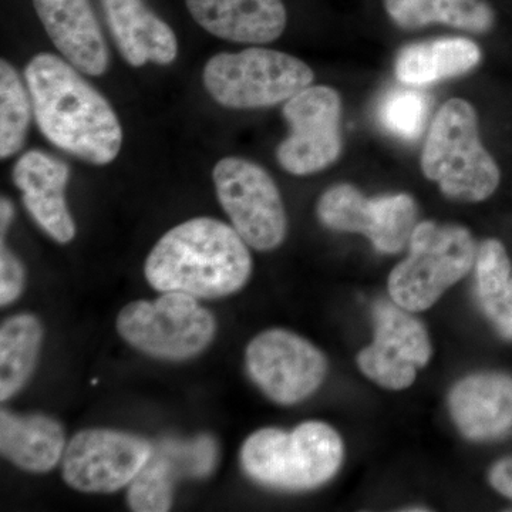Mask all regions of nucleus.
Segmentation results:
<instances>
[{
  "instance_id": "1",
  "label": "nucleus",
  "mask_w": 512,
  "mask_h": 512,
  "mask_svg": "<svg viewBox=\"0 0 512 512\" xmlns=\"http://www.w3.org/2000/svg\"><path fill=\"white\" fill-rule=\"evenodd\" d=\"M66 59L39 53L26 64L25 79L40 133L64 153L94 165L113 163L123 128L106 97Z\"/></svg>"
},
{
  "instance_id": "2",
  "label": "nucleus",
  "mask_w": 512,
  "mask_h": 512,
  "mask_svg": "<svg viewBox=\"0 0 512 512\" xmlns=\"http://www.w3.org/2000/svg\"><path fill=\"white\" fill-rule=\"evenodd\" d=\"M144 274L160 292L224 298L247 285L252 256L234 227L214 218H194L161 237L148 255Z\"/></svg>"
},
{
  "instance_id": "3",
  "label": "nucleus",
  "mask_w": 512,
  "mask_h": 512,
  "mask_svg": "<svg viewBox=\"0 0 512 512\" xmlns=\"http://www.w3.org/2000/svg\"><path fill=\"white\" fill-rule=\"evenodd\" d=\"M343 457L342 437L323 421H306L289 433L266 427L251 434L241 450L248 477L284 491H308L328 483Z\"/></svg>"
},
{
  "instance_id": "4",
  "label": "nucleus",
  "mask_w": 512,
  "mask_h": 512,
  "mask_svg": "<svg viewBox=\"0 0 512 512\" xmlns=\"http://www.w3.org/2000/svg\"><path fill=\"white\" fill-rule=\"evenodd\" d=\"M421 170L453 200L480 202L497 190L500 168L481 143L477 113L468 101L448 100L434 117Z\"/></svg>"
},
{
  "instance_id": "5",
  "label": "nucleus",
  "mask_w": 512,
  "mask_h": 512,
  "mask_svg": "<svg viewBox=\"0 0 512 512\" xmlns=\"http://www.w3.org/2000/svg\"><path fill=\"white\" fill-rule=\"evenodd\" d=\"M473 235L461 225L424 221L409 241V255L390 272V299L406 311H427L476 264Z\"/></svg>"
},
{
  "instance_id": "6",
  "label": "nucleus",
  "mask_w": 512,
  "mask_h": 512,
  "mask_svg": "<svg viewBox=\"0 0 512 512\" xmlns=\"http://www.w3.org/2000/svg\"><path fill=\"white\" fill-rule=\"evenodd\" d=\"M315 74L298 57L264 47L218 53L205 64L202 82L222 107L264 109L292 99L311 86Z\"/></svg>"
},
{
  "instance_id": "7",
  "label": "nucleus",
  "mask_w": 512,
  "mask_h": 512,
  "mask_svg": "<svg viewBox=\"0 0 512 512\" xmlns=\"http://www.w3.org/2000/svg\"><path fill=\"white\" fill-rule=\"evenodd\" d=\"M128 345L151 357L185 360L200 355L214 339V315L183 292H163L156 301L128 303L117 316Z\"/></svg>"
},
{
  "instance_id": "8",
  "label": "nucleus",
  "mask_w": 512,
  "mask_h": 512,
  "mask_svg": "<svg viewBox=\"0 0 512 512\" xmlns=\"http://www.w3.org/2000/svg\"><path fill=\"white\" fill-rule=\"evenodd\" d=\"M222 210L242 239L258 251L284 242L288 218L281 192L261 165L241 157H225L212 170Z\"/></svg>"
},
{
  "instance_id": "9",
  "label": "nucleus",
  "mask_w": 512,
  "mask_h": 512,
  "mask_svg": "<svg viewBox=\"0 0 512 512\" xmlns=\"http://www.w3.org/2000/svg\"><path fill=\"white\" fill-rule=\"evenodd\" d=\"M248 375L272 400L291 406L312 396L325 382L328 359L309 340L285 329H269L249 342Z\"/></svg>"
},
{
  "instance_id": "10",
  "label": "nucleus",
  "mask_w": 512,
  "mask_h": 512,
  "mask_svg": "<svg viewBox=\"0 0 512 512\" xmlns=\"http://www.w3.org/2000/svg\"><path fill=\"white\" fill-rule=\"evenodd\" d=\"M342 100L328 86H309L285 101L289 136L279 144L276 158L293 175H309L335 163L342 151Z\"/></svg>"
},
{
  "instance_id": "11",
  "label": "nucleus",
  "mask_w": 512,
  "mask_h": 512,
  "mask_svg": "<svg viewBox=\"0 0 512 512\" xmlns=\"http://www.w3.org/2000/svg\"><path fill=\"white\" fill-rule=\"evenodd\" d=\"M316 214L326 228L365 235L383 254L402 251L417 225V205L410 195L367 198L349 184L330 187L320 197Z\"/></svg>"
},
{
  "instance_id": "12",
  "label": "nucleus",
  "mask_w": 512,
  "mask_h": 512,
  "mask_svg": "<svg viewBox=\"0 0 512 512\" xmlns=\"http://www.w3.org/2000/svg\"><path fill=\"white\" fill-rule=\"evenodd\" d=\"M373 322L372 345L357 355L360 372L384 389H407L433 356L426 326L393 301H379L373 306Z\"/></svg>"
},
{
  "instance_id": "13",
  "label": "nucleus",
  "mask_w": 512,
  "mask_h": 512,
  "mask_svg": "<svg viewBox=\"0 0 512 512\" xmlns=\"http://www.w3.org/2000/svg\"><path fill=\"white\" fill-rule=\"evenodd\" d=\"M153 454L136 434L107 429L79 431L63 454V478L82 493L109 494L128 487Z\"/></svg>"
},
{
  "instance_id": "14",
  "label": "nucleus",
  "mask_w": 512,
  "mask_h": 512,
  "mask_svg": "<svg viewBox=\"0 0 512 512\" xmlns=\"http://www.w3.org/2000/svg\"><path fill=\"white\" fill-rule=\"evenodd\" d=\"M448 409L466 439L485 443L512 433V375L474 373L454 384Z\"/></svg>"
},
{
  "instance_id": "15",
  "label": "nucleus",
  "mask_w": 512,
  "mask_h": 512,
  "mask_svg": "<svg viewBox=\"0 0 512 512\" xmlns=\"http://www.w3.org/2000/svg\"><path fill=\"white\" fill-rule=\"evenodd\" d=\"M37 18L64 59L87 76L109 67V50L92 0H32Z\"/></svg>"
},
{
  "instance_id": "16",
  "label": "nucleus",
  "mask_w": 512,
  "mask_h": 512,
  "mask_svg": "<svg viewBox=\"0 0 512 512\" xmlns=\"http://www.w3.org/2000/svg\"><path fill=\"white\" fill-rule=\"evenodd\" d=\"M69 178V165L39 150L23 154L13 167V183L22 191L30 217L59 244H69L76 237V224L64 198Z\"/></svg>"
},
{
  "instance_id": "17",
  "label": "nucleus",
  "mask_w": 512,
  "mask_h": 512,
  "mask_svg": "<svg viewBox=\"0 0 512 512\" xmlns=\"http://www.w3.org/2000/svg\"><path fill=\"white\" fill-rule=\"evenodd\" d=\"M192 19L218 39L266 45L285 32L282 0H185Z\"/></svg>"
},
{
  "instance_id": "18",
  "label": "nucleus",
  "mask_w": 512,
  "mask_h": 512,
  "mask_svg": "<svg viewBox=\"0 0 512 512\" xmlns=\"http://www.w3.org/2000/svg\"><path fill=\"white\" fill-rule=\"evenodd\" d=\"M117 49L130 66H168L177 59L174 30L157 16L146 0H100Z\"/></svg>"
},
{
  "instance_id": "19",
  "label": "nucleus",
  "mask_w": 512,
  "mask_h": 512,
  "mask_svg": "<svg viewBox=\"0 0 512 512\" xmlns=\"http://www.w3.org/2000/svg\"><path fill=\"white\" fill-rule=\"evenodd\" d=\"M64 450L66 436L59 421L45 414L0 412V451L15 466L29 473H47L62 460Z\"/></svg>"
},
{
  "instance_id": "20",
  "label": "nucleus",
  "mask_w": 512,
  "mask_h": 512,
  "mask_svg": "<svg viewBox=\"0 0 512 512\" xmlns=\"http://www.w3.org/2000/svg\"><path fill=\"white\" fill-rule=\"evenodd\" d=\"M480 60V47L473 40L447 37L404 47L394 72L404 84L427 86L470 72Z\"/></svg>"
},
{
  "instance_id": "21",
  "label": "nucleus",
  "mask_w": 512,
  "mask_h": 512,
  "mask_svg": "<svg viewBox=\"0 0 512 512\" xmlns=\"http://www.w3.org/2000/svg\"><path fill=\"white\" fill-rule=\"evenodd\" d=\"M384 8L404 29L441 23L473 33L493 29L494 10L484 0H384Z\"/></svg>"
},
{
  "instance_id": "22",
  "label": "nucleus",
  "mask_w": 512,
  "mask_h": 512,
  "mask_svg": "<svg viewBox=\"0 0 512 512\" xmlns=\"http://www.w3.org/2000/svg\"><path fill=\"white\" fill-rule=\"evenodd\" d=\"M474 268L480 308L501 338L512 340V264L503 242L485 239Z\"/></svg>"
},
{
  "instance_id": "23",
  "label": "nucleus",
  "mask_w": 512,
  "mask_h": 512,
  "mask_svg": "<svg viewBox=\"0 0 512 512\" xmlns=\"http://www.w3.org/2000/svg\"><path fill=\"white\" fill-rule=\"evenodd\" d=\"M43 328L36 316H12L0 328V400L6 402L28 383L39 359Z\"/></svg>"
},
{
  "instance_id": "24",
  "label": "nucleus",
  "mask_w": 512,
  "mask_h": 512,
  "mask_svg": "<svg viewBox=\"0 0 512 512\" xmlns=\"http://www.w3.org/2000/svg\"><path fill=\"white\" fill-rule=\"evenodd\" d=\"M33 104L28 86L15 67L0 62V157L15 156L25 146Z\"/></svg>"
},
{
  "instance_id": "25",
  "label": "nucleus",
  "mask_w": 512,
  "mask_h": 512,
  "mask_svg": "<svg viewBox=\"0 0 512 512\" xmlns=\"http://www.w3.org/2000/svg\"><path fill=\"white\" fill-rule=\"evenodd\" d=\"M173 468L163 454L153 447V454L128 484L127 501L136 512H165L173 505Z\"/></svg>"
},
{
  "instance_id": "26",
  "label": "nucleus",
  "mask_w": 512,
  "mask_h": 512,
  "mask_svg": "<svg viewBox=\"0 0 512 512\" xmlns=\"http://www.w3.org/2000/svg\"><path fill=\"white\" fill-rule=\"evenodd\" d=\"M429 111L430 99L426 94L397 89L380 101L377 116L384 130L402 140L413 141L423 133Z\"/></svg>"
},
{
  "instance_id": "27",
  "label": "nucleus",
  "mask_w": 512,
  "mask_h": 512,
  "mask_svg": "<svg viewBox=\"0 0 512 512\" xmlns=\"http://www.w3.org/2000/svg\"><path fill=\"white\" fill-rule=\"evenodd\" d=\"M173 468L175 477H204L211 473L217 460V446L211 437H198L197 440L163 441L156 447Z\"/></svg>"
},
{
  "instance_id": "28",
  "label": "nucleus",
  "mask_w": 512,
  "mask_h": 512,
  "mask_svg": "<svg viewBox=\"0 0 512 512\" xmlns=\"http://www.w3.org/2000/svg\"><path fill=\"white\" fill-rule=\"evenodd\" d=\"M0 245V305L8 306L22 295L26 272L25 266L6 248L5 242Z\"/></svg>"
},
{
  "instance_id": "29",
  "label": "nucleus",
  "mask_w": 512,
  "mask_h": 512,
  "mask_svg": "<svg viewBox=\"0 0 512 512\" xmlns=\"http://www.w3.org/2000/svg\"><path fill=\"white\" fill-rule=\"evenodd\" d=\"M488 481L497 493L512 501V456L497 461L488 473Z\"/></svg>"
},
{
  "instance_id": "30",
  "label": "nucleus",
  "mask_w": 512,
  "mask_h": 512,
  "mask_svg": "<svg viewBox=\"0 0 512 512\" xmlns=\"http://www.w3.org/2000/svg\"><path fill=\"white\" fill-rule=\"evenodd\" d=\"M15 215V208L8 198H2L0 201V242H5V235L8 232L10 222Z\"/></svg>"
}]
</instances>
